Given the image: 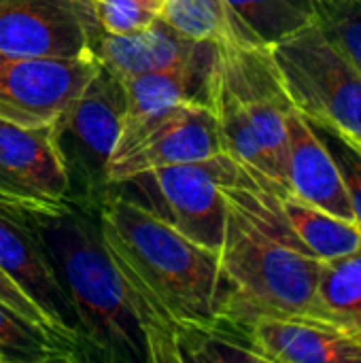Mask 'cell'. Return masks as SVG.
Masks as SVG:
<instances>
[{"label":"cell","mask_w":361,"mask_h":363,"mask_svg":"<svg viewBox=\"0 0 361 363\" xmlns=\"http://www.w3.org/2000/svg\"><path fill=\"white\" fill-rule=\"evenodd\" d=\"M100 234L153 289L183 330H206L219 323V253L198 245L157 211L111 196L100 208Z\"/></svg>","instance_id":"3957f363"},{"label":"cell","mask_w":361,"mask_h":363,"mask_svg":"<svg viewBox=\"0 0 361 363\" xmlns=\"http://www.w3.org/2000/svg\"><path fill=\"white\" fill-rule=\"evenodd\" d=\"M245 170L226 153L211 160L155 168L138 179L149 181L164 202L166 221L198 245L219 253L226 234V185Z\"/></svg>","instance_id":"8992f818"},{"label":"cell","mask_w":361,"mask_h":363,"mask_svg":"<svg viewBox=\"0 0 361 363\" xmlns=\"http://www.w3.org/2000/svg\"><path fill=\"white\" fill-rule=\"evenodd\" d=\"M213 53L215 45L206 47L200 55L179 66L121 81L126 106L121 117V132L111 160L128 151L172 106L185 100L204 102V85L213 62Z\"/></svg>","instance_id":"7c38bea8"},{"label":"cell","mask_w":361,"mask_h":363,"mask_svg":"<svg viewBox=\"0 0 361 363\" xmlns=\"http://www.w3.org/2000/svg\"><path fill=\"white\" fill-rule=\"evenodd\" d=\"M96 23L109 34H134L160 19L162 0H87Z\"/></svg>","instance_id":"603a6c76"},{"label":"cell","mask_w":361,"mask_h":363,"mask_svg":"<svg viewBox=\"0 0 361 363\" xmlns=\"http://www.w3.org/2000/svg\"><path fill=\"white\" fill-rule=\"evenodd\" d=\"M228 217L219 251V323L243 334L266 317L315 319L321 259L287 223L279 196L247 172L226 185Z\"/></svg>","instance_id":"6da1fadb"},{"label":"cell","mask_w":361,"mask_h":363,"mask_svg":"<svg viewBox=\"0 0 361 363\" xmlns=\"http://www.w3.org/2000/svg\"><path fill=\"white\" fill-rule=\"evenodd\" d=\"M294 108L361 153V72L317 21L268 45Z\"/></svg>","instance_id":"5b68a950"},{"label":"cell","mask_w":361,"mask_h":363,"mask_svg":"<svg viewBox=\"0 0 361 363\" xmlns=\"http://www.w3.org/2000/svg\"><path fill=\"white\" fill-rule=\"evenodd\" d=\"M319 132H323V130H319ZM323 140L340 168L343 181L347 185L351 211H353V221L361 232V153L357 149H353L347 140L338 138L332 132H326Z\"/></svg>","instance_id":"cb8c5ba5"},{"label":"cell","mask_w":361,"mask_h":363,"mask_svg":"<svg viewBox=\"0 0 361 363\" xmlns=\"http://www.w3.org/2000/svg\"><path fill=\"white\" fill-rule=\"evenodd\" d=\"M315 21L361 72V0H313Z\"/></svg>","instance_id":"7402d4cb"},{"label":"cell","mask_w":361,"mask_h":363,"mask_svg":"<svg viewBox=\"0 0 361 363\" xmlns=\"http://www.w3.org/2000/svg\"><path fill=\"white\" fill-rule=\"evenodd\" d=\"M72 345L23 319L0 300V363L72 362Z\"/></svg>","instance_id":"ffe728a7"},{"label":"cell","mask_w":361,"mask_h":363,"mask_svg":"<svg viewBox=\"0 0 361 363\" xmlns=\"http://www.w3.org/2000/svg\"><path fill=\"white\" fill-rule=\"evenodd\" d=\"M26 208L74 304L79 336L83 334L111 362H147L143 334L126 302L121 277L102 242L100 225L85 219L70 200Z\"/></svg>","instance_id":"277c9868"},{"label":"cell","mask_w":361,"mask_h":363,"mask_svg":"<svg viewBox=\"0 0 361 363\" xmlns=\"http://www.w3.org/2000/svg\"><path fill=\"white\" fill-rule=\"evenodd\" d=\"M228 2L266 47L315 21L313 0H228Z\"/></svg>","instance_id":"44dd1931"},{"label":"cell","mask_w":361,"mask_h":363,"mask_svg":"<svg viewBox=\"0 0 361 363\" xmlns=\"http://www.w3.org/2000/svg\"><path fill=\"white\" fill-rule=\"evenodd\" d=\"M315 319L361 336V245L343 257L321 264Z\"/></svg>","instance_id":"ac0fdd59"},{"label":"cell","mask_w":361,"mask_h":363,"mask_svg":"<svg viewBox=\"0 0 361 363\" xmlns=\"http://www.w3.org/2000/svg\"><path fill=\"white\" fill-rule=\"evenodd\" d=\"M126 94L121 81L98 64V70L72 100L66 113L55 121V132H70V136L89 155L91 166L106 183V166L115 151Z\"/></svg>","instance_id":"2e32d148"},{"label":"cell","mask_w":361,"mask_h":363,"mask_svg":"<svg viewBox=\"0 0 361 363\" xmlns=\"http://www.w3.org/2000/svg\"><path fill=\"white\" fill-rule=\"evenodd\" d=\"M215 119L206 102L185 100L164 113L128 151L106 166V183L121 185L155 168L221 155Z\"/></svg>","instance_id":"8fae6325"},{"label":"cell","mask_w":361,"mask_h":363,"mask_svg":"<svg viewBox=\"0 0 361 363\" xmlns=\"http://www.w3.org/2000/svg\"><path fill=\"white\" fill-rule=\"evenodd\" d=\"M221 149L260 187L283 196L287 117L294 111L268 47L215 45L204 85Z\"/></svg>","instance_id":"7a4b0ae2"},{"label":"cell","mask_w":361,"mask_h":363,"mask_svg":"<svg viewBox=\"0 0 361 363\" xmlns=\"http://www.w3.org/2000/svg\"><path fill=\"white\" fill-rule=\"evenodd\" d=\"M100 26L87 0H0V53L85 57Z\"/></svg>","instance_id":"9c48e42d"},{"label":"cell","mask_w":361,"mask_h":363,"mask_svg":"<svg viewBox=\"0 0 361 363\" xmlns=\"http://www.w3.org/2000/svg\"><path fill=\"white\" fill-rule=\"evenodd\" d=\"M0 300L4 302V304H9L15 313H19L23 319H28V321H32V323H36V325H40V328H45L47 332H51V334H55L57 338H62L51 325H49V321L45 319V315L40 313V308L6 277V272L0 268ZM64 340V338H62ZM70 345V342H68ZM74 347V345H72ZM77 349V347H74Z\"/></svg>","instance_id":"d4e9b609"},{"label":"cell","mask_w":361,"mask_h":363,"mask_svg":"<svg viewBox=\"0 0 361 363\" xmlns=\"http://www.w3.org/2000/svg\"><path fill=\"white\" fill-rule=\"evenodd\" d=\"M0 268L40 308L49 325L79 347L74 304L62 285L28 208L0 198Z\"/></svg>","instance_id":"ba28073f"},{"label":"cell","mask_w":361,"mask_h":363,"mask_svg":"<svg viewBox=\"0 0 361 363\" xmlns=\"http://www.w3.org/2000/svg\"><path fill=\"white\" fill-rule=\"evenodd\" d=\"M279 202L296 236L321 262L343 257L361 245V232L355 221L340 219L296 198L294 194L279 196Z\"/></svg>","instance_id":"d6986e66"},{"label":"cell","mask_w":361,"mask_h":363,"mask_svg":"<svg viewBox=\"0 0 361 363\" xmlns=\"http://www.w3.org/2000/svg\"><path fill=\"white\" fill-rule=\"evenodd\" d=\"M98 70L85 57H15L0 53V119L36 128L55 123Z\"/></svg>","instance_id":"52a82bcc"},{"label":"cell","mask_w":361,"mask_h":363,"mask_svg":"<svg viewBox=\"0 0 361 363\" xmlns=\"http://www.w3.org/2000/svg\"><path fill=\"white\" fill-rule=\"evenodd\" d=\"M162 2H164V0H162Z\"/></svg>","instance_id":"484cf974"},{"label":"cell","mask_w":361,"mask_h":363,"mask_svg":"<svg viewBox=\"0 0 361 363\" xmlns=\"http://www.w3.org/2000/svg\"><path fill=\"white\" fill-rule=\"evenodd\" d=\"M262 363H361V336L311 317H266L247 330Z\"/></svg>","instance_id":"4fadbf2b"},{"label":"cell","mask_w":361,"mask_h":363,"mask_svg":"<svg viewBox=\"0 0 361 363\" xmlns=\"http://www.w3.org/2000/svg\"><path fill=\"white\" fill-rule=\"evenodd\" d=\"M213 43H196L168 26L162 17L149 28L134 34H91V53L96 62L113 72L119 81L166 70L194 60Z\"/></svg>","instance_id":"9a60e30c"},{"label":"cell","mask_w":361,"mask_h":363,"mask_svg":"<svg viewBox=\"0 0 361 363\" xmlns=\"http://www.w3.org/2000/svg\"><path fill=\"white\" fill-rule=\"evenodd\" d=\"M287 183L289 194L353 221V211L340 168L319 130L296 108L287 117Z\"/></svg>","instance_id":"5bb4252c"},{"label":"cell","mask_w":361,"mask_h":363,"mask_svg":"<svg viewBox=\"0 0 361 363\" xmlns=\"http://www.w3.org/2000/svg\"><path fill=\"white\" fill-rule=\"evenodd\" d=\"M160 17L196 43L266 47L228 0H164Z\"/></svg>","instance_id":"e0dca14e"},{"label":"cell","mask_w":361,"mask_h":363,"mask_svg":"<svg viewBox=\"0 0 361 363\" xmlns=\"http://www.w3.org/2000/svg\"><path fill=\"white\" fill-rule=\"evenodd\" d=\"M68 196L70 172L55 123L26 128L0 119V198L21 206H55Z\"/></svg>","instance_id":"30bf717a"}]
</instances>
